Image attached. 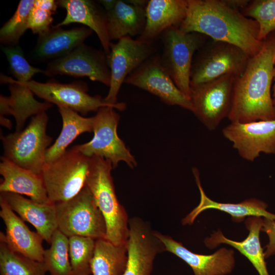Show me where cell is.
<instances>
[{
    "mask_svg": "<svg viewBox=\"0 0 275 275\" xmlns=\"http://www.w3.org/2000/svg\"><path fill=\"white\" fill-rule=\"evenodd\" d=\"M54 13L34 6L31 9L28 18V29L39 35L48 31L51 27Z\"/></svg>",
    "mask_w": 275,
    "mask_h": 275,
    "instance_id": "35",
    "label": "cell"
},
{
    "mask_svg": "<svg viewBox=\"0 0 275 275\" xmlns=\"http://www.w3.org/2000/svg\"><path fill=\"white\" fill-rule=\"evenodd\" d=\"M232 7L239 11L243 10L249 4V0H226Z\"/></svg>",
    "mask_w": 275,
    "mask_h": 275,
    "instance_id": "38",
    "label": "cell"
},
{
    "mask_svg": "<svg viewBox=\"0 0 275 275\" xmlns=\"http://www.w3.org/2000/svg\"><path fill=\"white\" fill-rule=\"evenodd\" d=\"M93 32L87 26L65 30L52 26L39 35L31 59L35 62H49L62 57L84 43Z\"/></svg>",
    "mask_w": 275,
    "mask_h": 275,
    "instance_id": "20",
    "label": "cell"
},
{
    "mask_svg": "<svg viewBox=\"0 0 275 275\" xmlns=\"http://www.w3.org/2000/svg\"><path fill=\"white\" fill-rule=\"evenodd\" d=\"M152 42L141 41L129 36L123 37L116 43H111L107 62L111 71V83L105 102L122 105L118 102L117 96L126 78L145 61L154 54Z\"/></svg>",
    "mask_w": 275,
    "mask_h": 275,
    "instance_id": "11",
    "label": "cell"
},
{
    "mask_svg": "<svg viewBox=\"0 0 275 275\" xmlns=\"http://www.w3.org/2000/svg\"><path fill=\"white\" fill-rule=\"evenodd\" d=\"M187 0H150L146 7V25L136 39L152 42L166 30L179 27L184 19Z\"/></svg>",
    "mask_w": 275,
    "mask_h": 275,
    "instance_id": "23",
    "label": "cell"
},
{
    "mask_svg": "<svg viewBox=\"0 0 275 275\" xmlns=\"http://www.w3.org/2000/svg\"><path fill=\"white\" fill-rule=\"evenodd\" d=\"M0 116L1 125L7 127L9 129H11L12 126L11 121L4 117V115H1Z\"/></svg>",
    "mask_w": 275,
    "mask_h": 275,
    "instance_id": "39",
    "label": "cell"
},
{
    "mask_svg": "<svg viewBox=\"0 0 275 275\" xmlns=\"http://www.w3.org/2000/svg\"><path fill=\"white\" fill-rule=\"evenodd\" d=\"M261 231L266 233L269 238L264 252L265 257L267 258L275 254V221L264 218Z\"/></svg>",
    "mask_w": 275,
    "mask_h": 275,
    "instance_id": "36",
    "label": "cell"
},
{
    "mask_svg": "<svg viewBox=\"0 0 275 275\" xmlns=\"http://www.w3.org/2000/svg\"><path fill=\"white\" fill-rule=\"evenodd\" d=\"M43 262L50 275H74L69 253V238L58 229L45 250Z\"/></svg>",
    "mask_w": 275,
    "mask_h": 275,
    "instance_id": "31",
    "label": "cell"
},
{
    "mask_svg": "<svg viewBox=\"0 0 275 275\" xmlns=\"http://www.w3.org/2000/svg\"><path fill=\"white\" fill-rule=\"evenodd\" d=\"M25 84L34 94L46 102L69 108L82 115L97 112L103 106H113L119 111L126 108V104L114 105L105 102L100 96L89 95L87 85L81 81L62 84L54 80L40 82L32 79Z\"/></svg>",
    "mask_w": 275,
    "mask_h": 275,
    "instance_id": "12",
    "label": "cell"
},
{
    "mask_svg": "<svg viewBox=\"0 0 275 275\" xmlns=\"http://www.w3.org/2000/svg\"><path fill=\"white\" fill-rule=\"evenodd\" d=\"M186 16L179 28L218 41L233 44L250 57L261 49L259 27L254 19L230 6L226 0H187Z\"/></svg>",
    "mask_w": 275,
    "mask_h": 275,
    "instance_id": "1",
    "label": "cell"
},
{
    "mask_svg": "<svg viewBox=\"0 0 275 275\" xmlns=\"http://www.w3.org/2000/svg\"><path fill=\"white\" fill-rule=\"evenodd\" d=\"M1 82L8 84L10 91L9 97L1 95V115L14 116L16 122V131L21 130L30 116L45 112L52 106V104L48 102L36 100L34 93L26 85V82H20L1 74Z\"/></svg>",
    "mask_w": 275,
    "mask_h": 275,
    "instance_id": "24",
    "label": "cell"
},
{
    "mask_svg": "<svg viewBox=\"0 0 275 275\" xmlns=\"http://www.w3.org/2000/svg\"><path fill=\"white\" fill-rule=\"evenodd\" d=\"M0 216L6 226V233L0 232V240L13 251L34 260L43 262V239L31 231L0 196Z\"/></svg>",
    "mask_w": 275,
    "mask_h": 275,
    "instance_id": "19",
    "label": "cell"
},
{
    "mask_svg": "<svg viewBox=\"0 0 275 275\" xmlns=\"http://www.w3.org/2000/svg\"><path fill=\"white\" fill-rule=\"evenodd\" d=\"M273 85L272 86V102L275 111V61H274V75H273Z\"/></svg>",
    "mask_w": 275,
    "mask_h": 275,
    "instance_id": "40",
    "label": "cell"
},
{
    "mask_svg": "<svg viewBox=\"0 0 275 275\" xmlns=\"http://www.w3.org/2000/svg\"><path fill=\"white\" fill-rule=\"evenodd\" d=\"M44 74L48 76L66 75L87 77L108 87L111 83L106 54L84 43L66 55L49 62Z\"/></svg>",
    "mask_w": 275,
    "mask_h": 275,
    "instance_id": "13",
    "label": "cell"
},
{
    "mask_svg": "<svg viewBox=\"0 0 275 275\" xmlns=\"http://www.w3.org/2000/svg\"><path fill=\"white\" fill-rule=\"evenodd\" d=\"M34 0H21L13 15L0 30V41L5 46L18 45L19 39L28 29V18Z\"/></svg>",
    "mask_w": 275,
    "mask_h": 275,
    "instance_id": "33",
    "label": "cell"
},
{
    "mask_svg": "<svg viewBox=\"0 0 275 275\" xmlns=\"http://www.w3.org/2000/svg\"><path fill=\"white\" fill-rule=\"evenodd\" d=\"M47 271L43 262L13 251L0 240V275H45Z\"/></svg>",
    "mask_w": 275,
    "mask_h": 275,
    "instance_id": "30",
    "label": "cell"
},
{
    "mask_svg": "<svg viewBox=\"0 0 275 275\" xmlns=\"http://www.w3.org/2000/svg\"><path fill=\"white\" fill-rule=\"evenodd\" d=\"M0 174L3 177L1 193L25 195L40 203L50 202L41 174L19 167L4 156L1 157Z\"/></svg>",
    "mask_w": 275,
    "mask_h": 275,
    "instance_id": "25",
    "label": "cell"
},
{
    "mask_svg": "<svg viewBox=\"0 0 275 275\" xmlns=\"http://www.w3.org/2000/svg\"><path fill=\"white\" fill-rule=\"evenodd\" d=\"M222 133L244 159L253 161L261 153L275 154V119L231 122Z\"/></svg>",
    "mask_w": 275,
    "mask_h": 275,
    "instance_id": "14",
    "label": "cell"
},
{
    "mask_svg": "<svg viewBox=\"0 0 275 275\" xmlns=\"http://www.w3.org/2000/svg\"><path fill=\"white\" fill-rule=\"evenodd\" d=\"M127 260V246L117 245L105 238L96 240L91 264L92 275H123Z\"/></svg>",
    "mask_w": 275,
    "mask_h": 275,
    "instance_id": "29",
    "label": "cell"
},
{
    "mask_svg": "<svg viewBox=\"0 0 275 275\" xmlns=\"http://www.w3.org/2000/svg\"><path fill=\"white\" fill-rule=\"evenodd\" d=\"M155 235L169 252L187 264L194 275H226L235 266L234 251L222 248L211 255L196 254L171 236L155 231Z\"/></svg>",
    "mask_w": 275,
    "mask_h": 275,
    "instance_id": "18",
    "label": "cell"
},
{
    "mask_svg": "<svg viewBox=\"0 0 275 275\" xmlns=\"http://www.w3.org/2000/svg\"><path fill=\"white\" fill-rule=\"evenodd\" d=\"M193 172L200 193V202L198 206L182 219L183 225L192 224L201 212L208 209L228 213L232 216V220L237 223L243 221L246 216H263L275 221V214L266 210L267 205L256 199H246L235 204L219 203L210 199L201 186L198 170L194 169Z\"/></svg>",
    "mask_w": 275,
    "mask_h": 275,
    "instance_id": "27",
    "label": "cell"
},
{
    "mask_svg": "<svg viewBox=\"0 0 275 275\" xmlns=\"http://www.w3.org/2000/svg\"><path fill=\"white\" fill-rule=\"evenodd\" d=\"M275 61V31L264 40L261 50L250 58L243 73L235 77L228 119L245 123L275 119L271 88Z\"/></svg>",
    "mask_w": 275,
    "mask_h": 275,
    "instance_id": "2",
    "label": "cell"
},
{
    "mask_svg": "<svg viewBox=\"0 0 275 275\" xmlns=\"http://www.w3.org/2000/svg\"><path fill=\"white\" fill-rule=\"evenodd\" d=\"M162 43L160 63L182 93L190 99V72L195 54L209 38L196 32L171 27L159 37Z\"/></svg>",
    "mask_w": 275,
    "mask_h": 275,
    "instance_id": "4",
    "label": "cell"
},
{
    "mask_svg": "<svg viewBox=\"0 0 275 275\" xmlns=\"http://www.w3.org/2000/svg\"><path fill=\"white\" fill-rule=\"evenodd\" d=\"M115 108L113 106L100 107L93 116V139L72 148L89 157L97 156L110 160L113 169L121 161L133 168L137 165L136 161L117 134L120 116Z\"/></svg>",
    "mask_w": 275,
    "mask_h": 275,
    "instance_id": "9",
    "label": "cell"
},
{
    "mask_svg": "<svg viewBox=\"0 0 275 275\" xmlns=\"http://www.w3.org/2000/svg\"><path fill=\"white\" fill-rule=\"evenodd\" d=\"M110 160L93 156L85 186L91 193L106 226V239L117 245H125L129 235V218L116 194Z\"/></svg>",
    "mask_w": 275,
    "mask_h": 275,
    "instance_id": "3",
    "label": "cell"
},
{
    "mask_svg": "<svg viewBox=\"0 0 275 275\" xmlns=\"http://www.w3.org/2000/svg\"><path fill=\"white\" fill-rule=\"evenodd\" d=\"M58 6L64 8L66 15L64 20L53 26L61 27L72 23H81L95 32L104 52L107 56L110 52L111 42L109 38L106 12L94 1L60 0Z\"/></svg>",
    "mask_w": 275,
    "mask_h": 275,
    "instance_id": "21",
    "label": "cell"
},
{
    "mask_svg": "<svg viewBox=\"0 0 275 275\" xmlns=\"http://www.w3.org/2000/svg\"><path fill=\"white\" fill-rule=\"evenodd\" d=\"M154 231L139 217L129 219L127 260L123 275H151L156 256L166 251Z\"/></svg>",
    "mask_w": 275,
    "mask_h": 275,
    "instance_id": "16",
    "label": "cell"
},
{
    "mask_svg": "<svg viewBox=\"0 0 275 275\" xmlns=\"http://www.w3.org/2000/svg\"><path fill=\"white\" fill-rule=\"evenodd\" d=\"M241 12L258 23L261 40L275 31V0L250 1Z\"/></svg>",
    "mask_w": 275,
    "mask_h": 275,
    "instance_id": "34",
    "label": "cell"
},
{
    "mask_svg": "<svg viewBox=\"0 0 275 275\" xmlns=\"http://www.w3.org/2000/svg\"><path fill=\"white\" fill-rule=\"evenodd\" d=\"M263 219L260 216H249L246 219L245 225L249 233L247 237L242 241L228 239L220 230H218L214 232L211 237L206 238L204 243L207 247L211 249L222 243L230 245L247 258L259 275H269L259 238Z\"/></svg>",
    "mask_w": 275,
    "mask_h": 275,
    "instance_id": "26",
    "label": "cell"
},
{
    "mask_svg": "<svg viewBox=\"0 0 275 275\" xmlns=\"http://www.w3.org/2000/svg\"><path fill=\"white\" fill-rule=\"evenodd\" d=\"M58 107L62 119V128L56 141L47 150L45 163L51 162L61 157L79 135L93 131V117H84L69 108L61 106Z\"/></svg>",
    "mask_w": 275,
    "mask_h": 275,
    "instance_id": "28",
    "label": "cell"
},
{
    "mask_svg": "<svg viewBox=\"0 0 275 275\" xmlns=\"http://www.w3.org/2000/svg\"><path fill=\"white\" fill-rule=\"evenodd\" d=\"M34 5L55 13L58 4L57 1L35 0Z\"/></svg>",
    "mask_w": 275,
    "mask_h": 275,
    "instance_id": "37",
    "label": "cell"
},
{
    "mask_svg": "<svg viewBox=\"0 0 275 275\" xmlns=\"http://www.w3.org/2000/svg\"><path fill=\"white\" fill-rule=\"evenodd\" d=\"M207 40L194 55L190 87L226 75L239 76L244 72L250 58L233 44L212 39Z\"/></svg>",
    "mask_w": 275,
    "mask_h": 275,
    "instance_id": "6",
    "label": "cell"
},
{
    "mask_svg": "<svg viewBox=\"0 0 275 275\" xmlns=\"http://www.w3.org/2000/svg\"><path fill=\"white\" fill-rule=\"evenodd\" d=\"M235 77L226 75L190 87L191 112L208 129H215L224 118L228 117Z\"/></svg>",
    "mask_w": 275,
    "mask_h": 275,
    "instance_id": "10",
    "label": "cell"
},
{
    "mask_svg": "<svg viewBox=\"0 0 275 275\" xmlns=\"http://www.w3.org/2000/svg\"><path fill=\"white\" fill-rule=\"evenodd\" d=\"M69 238V253L74 275H90L96 239L73 236Z\"/></svg>",
    "mask_w": 275,
    "mask_h": 275,
    "instance_id": "32",
    "label": "cell"
},
{
    "mask_svg": "<svg viewBox=\"0 0 275 275\" xmlns=\"http://www.w3.org/2000/svg\"><path fill=\"white\" fill-rule=\"evenodd\" d=\"M55 204L58 229L68 237L81 236L96 240L106 239L105 219L86 186L72 198Z\"/></svg>",
    "mask_w": 275,
    "mask_h": 275,
    "instance_id": "8",
    "label": "cell"
},
{
    "mask_svg": "<svg viewBox=\"0 0 275 275\" xmlns=\"http://www.w3.org/2000/svg\"><path fill=\"white\" fill-rule=\"evenodd\" d=\"M106 12L107 28L111 40L126 37L139 36L146 25V7L148 1L101 0L98 1Z\"/></svg>",
    "mask_w": 275,
    "mask_h": 275,
    "instance_id": "17",
    "label": "cell"
},
{
    "mask_svg": "<svg viewBox=\"0 0 275 275\" xmlns=\"http://www.w3.org/2000/svg\"><path fill=\"white\" fill-rule=\"evenodd\" d=\"M126 84L157 96L167 104L178 105L192 111L189 99L178 89L162 66L159 56L154 54L126 78Z\"/></svg>",
    "mask_w": 275,
    "mask_h": 275,
    "instance_id": "15",
    "label": "cell"
},
{
    "mask_svg": "<svg viewBox=\"0 0 275 275\" xmlns=\"http://www.w3.org/2000/svg\"><path fill=\"white\" fill-rule=\"evenodd\" d=\"M48 120L47 115L43 112L34 116L25 129L1 135L4 156L19 167L41 174L52 141L46 132Z\"/></svg>",
    "mask_w": 275,
    "mask_h": 275,
    "instance_id": "5",
    "label": "cell"
},
{
    "mask_svg": "<svg viewBox=\"0 0 275 275\" xmlns=\"http://www.w3.org/2000/svg\"><path fill=\"white\" fill-rule=\"evenodd\" d=\"M90 164L91 157L72 148L45 163L41 175L49 201L65 202L77 195L85 186Z\"/></svg>",
    "mask_w": 275,
    "mask_h": 275,
    "instance_id": "7",
    "label": "cell"
},
{
    "mask_svg": "<svg viewBox=\"0 0 275 275\" xmlns=\"http://www.w3.org/2000/svg\"><path fill=\"white\" fill-rule=\"evenodd\" d=\"M11 208L24 221L32 224L44 240L50 244L58 229L56 204L40 203L15 193H1Z\"/></svg>",
    "mask_w": 275,
    "mask_h": 275,
    "instance_id": "22",
    "label": "cell"
}]
</instances>
